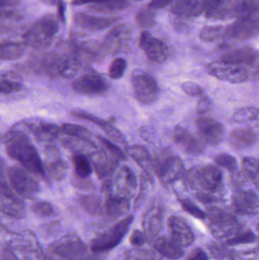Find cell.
I'll use <instances>...</instances> for the list:
<instances>
[{
    "instance_id": "28",
    "label": "cell",
    "mask_w": 259,
    "mask_h": 260,
    "mask_svg": "<svg viewBox=\"0 0 259 260\" xmlns=\"http://www.w3.org/2000/svg\"><path fill=\"white\" fill-rule=\"evenodd\" d=\"M164 209L159 205L152 206L143 218L142 229L149 239L158 236L163 227Z\"/></svg>"
},
{
    "instance_id": "29",
    "label": "cell",
    "mask_w": 259,
    "mask_h": 260,
    "mask_svg": "<svg viewBox=\"0 0 259 260\" xmlns=\"http://www.w3.org/2000/svg\"><path fill=\"white\" fill-rule=\"evenodd\" d=\"M126 152L144 171L147 180L153 181V162L147 148L142 145H132L126 147Z\"/></svg>"
},
{
    "instance_id": "48",
    "label": "cell",
    "mask_w": 259,
    "mask_h": 260,
    "mask_svg": "<svg viewBox=\"0 0 259 260\" xmlns=\"http://www.w3.org/2000/svg\"><path fill=\"white\" fill-rule=\"evenodd\" d=\"M31 209L35 215L41 218H50V217L54 216L56 214L54 208L48 202H36L33 203Z\"/></svg>"
},
{
    "instance_id": "54",
    "label": "cell",
    "mask_w": 259,
    "mask_h": 260,
    "mask_svg": "<svg viewBox=\"0 0 259 260\" xmlns=\"http://www.w3.org/2000/svg\"><path fill=\"white\" fill-rule=\"evenodd\" d=\"M209 250H211V253H212V254L214 255L216 258L223 260L231 259V256L229 252L228 251L226 248L222 247V246H218L217 245V244H216V245H213L212 247L209 249Z\"/></svg>"
},
{
    "instance_id": "5",
    "label": "cell",
    "mask_w": 259,
    "mask_h": 260,
    "mask_svg": "<svg viewBox=\"0 0 259 260\" xmlns=\"http://www.w3.org/2000/svg\"><path fill=\"white\" fill-rule=\"evenodd\" d=\"M3 250L15 260H46L35 235L30 231L12 233Z\"/></svg>"
},
{
    "instance_id": "62",
    "label": "cell",
    "mask_w": 259,
    "mask_h": 260,
    "mask_svg": "<svg viewBox=\"0 0 259 260\" xmlns=\"http://www.w3.org/2000/svg\"><path fill=\"white\" fill-rule=\"evenodd\" d=\"M44 4L49 5V6H54L57 5L61 0H41Z\"/></svg>"
},
{
    "instance_id": "23",
    "label": "cell",
    "mask_w": 259,
    "mask_h": 260,
    "mask_svg": "<svg viewBox=\"0 0 259 260\" xmlns=\"http://www.w3.org/2000/svg\"><path fill=\"white\" fill-rule=\"evenodd\" d=\"M88 157L97 177L102 180L109 178L119 163L104 149L91 151L88 153Z\"/></svg>"
},
{
    "instance_id": "35",
    "label": "cell",
    "mask_w": 259,
    "mask_h": 260,
    "mask_svg": "<svg viewBox=\"0 0 259 260\" xmlns=\"http://www.w3.org/2000/svg\"><path fill=\"white\" fill-rule=\"evenodd\" d=\"M78 200L82 209L89 215H99L104 211V204L98 196L93 194L79 195Z\"/></svg>"
},
{
    "instance_id": "43",
    "label": "cell",
    "mask_w": 259,
    "mask_h": 260,
    "mask_svg": "<svg viewBox=\"0 0 259 260\" xmlns=\"http://www.w3.org/2000/svg\"><path fill=\"white\" fill-rule=\"evenodd\" d=\"M152 8H143L135 15V21L139 27L147 29L155 24V15Z\"/></svg>"
},
{
    "instance_id": "15",
    "label": "cell",
    "mask_w": 259,
    "mask_h": 260,
    "mask_svg": "<svg viewBox=\"0 0 259 260\" xmlns=\"http://www.w3.org/2000/svg\"><path fill=\"white\" fill-rule=\"evenodd\" d=\"M0 186V209L6 216L14 219H21L25 216V204L17 197L6 181L1 180Z\"/></svg>"
},
{
    "instance_id": "22",
    "label": "cell",
    "mask_w": 259,
    "mask_h": 260,
    "mask_svg": "<svg viewBox=\"0 0 259 260\" xmlns=\"http://www.w3.org/2000/svg\"><path fill=\"white\" fill-rule=\"evenodd\" d=\"M113 186L117 194L130 199L135 193L138 186L136 176L132 168L126 165L120 167L116 171Z\"/></svg>"
},
{
    "instance_id": "55",
    "label": "cell",
    "mask_w": 259,
    "mask_h": 260,
    "mask_svg": "<svg viewBox=\"0 0 259 260\" xmlns=\"http://www.w3.org/2000/svg\"><path fill=\"white\" fill-rule=\"evenodd\" d=\"M210 105H211V101L204 94L203 95L199 97L197 105V112L201 115H203L209 110Z\"/></svg>"
},
{
    "instance_id": "26",
    "label": "cell",
    "mask_w": 259,
    "mask_h": 260,
    "mask_svg": "<svg viewBox=\"0 0 259 260\" xmlns=\"http://www.w3.org/2000/svg\"><path fill=\"white\" fill-rule=\"evenodd\" d=\"M71 115L72 117H76L81 120H86V121L91 122L94 123L99 127L101 128L104 132L105 134L112 139L114 142H118L122 145H126L127 144L126 138L123 136V133L118 129L115 127L114 125L111 124L109 122L106 120H102L100 117H96L87 111H82V110H73L71 111Z\"/></svg>"
},
{
    "instance_id": "42",
    "label": "cell",
    "mask_w": 259,
    "mask_h": 260,
    "mask_svg": "<svg viewBox=\"0 0 259 260\" xmlns=\"http://www.w3.org/2000/svg\"><path fill=\"white\" fill-rule=\"evenodd\" d=\"M62 131L73 138L83 139V140L91 141L92 133L84 126L72 123H64L62 126Z\"/></svg>"
},
{
    "instance_id": "45",
    "label": "cell",
    "mask_w": 259,
    "mask_h": 260,
    "mask_svg": "<svg viewBox=\"0 0 259 260\" xmlns=\"http://www.w3.org/2000/svg\"><path fill=\"white\" fill-rule=\"evenodd\" d=\"M97 139L100 141V143L105 148H103V149L108 154H110L111 157H114L117 161L120 162L121 160H126V154L120 149V147L117 146L114 142H110L109 139L101 136H97Z\"/></svg>"
},
{
    "instance_id": "31",
    "label": "cell",
    "mask_w": 259,
    "mask_h": 260,
    "mask_svg": "<svg viewBox=\"0 0 259 260\" xmlns=\"http://www.w3.org/2000/svg\"><path fill=\"white\" fill-rule=\"evenodd\" d=\"M153 247L163 256L171 260L179 259L184 254L183 247H181L171 237H160L153 243Z\"/></svg>"
},
{
    "instance_id": "2",
    "label": "cell",
    "mask_w": 259,
    "mask_h": 260,
    "mask_svg": "<svg viewBox=\"0 0 259 260\" xmlns=\"http://www.w3.org/2000/svg\"><path fill=\"white\" fill-rule=\"evenodd\" d=\"M47 255L50 260H100V254L90 251L80 238L74 235H65L52 243Z\"/></svg>"
},
{
    "instance_id": "27",
    "label": "cell",
    "mask_w": 259,
    "mask_h": 260,
    "mask_svg": "<svg viewBox=\"0 0 259 260\" xmlns=\"http://www.w3.org/2000/svg\"><path fill=\"white\" fill-rule=\"evenodd\" d=\"M173 139L175 143L182 147L187 154L199 155L205 150V143L200 139L195 137L188 130L181 126H176L173 129Z\"/></svg>"
},
{
    "instance_id": "19",
    "label": "cell",
    "mask_w": 259,
    "mask_h": 260,
    "mask_svg": "<svg viewBox=\"0 0 259 260\" xmlns=\"http://www.w3.org/2000/svg\"><path fill=\"white\" fill-rule=\"evenodd\" d=\"M13 128L21 131L31 133L39 142H52L60 136L62 129L53 123L44 122L23 121Z\"/></svg>"
},
{
    "instance_id": "53",
    "label": "cell",
    "mask_w": 259,
    "mask_h": 260,
    "mask_svg": "<svg viewBox=\"0 0 259 260\" xmlns=\"http://www.w3.org/2000/svg\"><path fill=\"white\" fill-rule=\"evenodd\" d=\"M182 89L186 94L192 97H201L203 95L204 91L197 84L193 82H184L182 85Z\"/></svg>"
},
{
    "instance_id": "8",
    "label": "cell",
    "mask_w": 259,
    "mask_h": 260,
    "mask_svg": "<svg viewBox=\"0 0 259 260\" xmlns=\"http://www.w3.org/2000/svg\"><path fill=\"white\" fill-rule=\"evenodd\" d=\"M152 162L154 172L164 184L176 183L183 177V163L176 154L162 151L155 156Z\"/></svg>"
},
{
    "instance_id": "40",
    "label": "cell",
    "mask_w": 259,
    "mask_h": 260,
    "mask_svg": "<svg viewBox=\"0 0 259 260\" xmlns=\"http://www.w3.org/2000/svg\"><path fill=\"white\" fill-rule=\"evenodd\" d=\"M72 163L76 177L82 179L89 178L92 173V165L88 157L82 153H76L73 155Z\"/></svg>"
},
{
    "instance_id": "17",
    "label": "cell",
    "mask_w": 259,
    "mask_h": 260,
    "mask_svg": "<svg viewBox=\"0 0 259 260\" xmlns=\"http://www.w3.org/2000/svg\"><path fill=\"white\" fill-rule=\"evenodd\" d=\"M139 47L152 62L161 63L168 57V47L165 43L152 36L147 30L141 34Z\"/></svg>"
},
{
    "instance_id": "36",
    "label": "cell",
    "mask_w": 259,
    "mask_h": 260,
    "mask_svg": "<svg viewBox=\"0 0 259 260\" xmlns=\"http://www.w3.org/2000/svg\"><path fill=\"white\" fill-rule=\"evenodd\" d=\"M24 43L6 41L3 42L0 47V58L2 60L10 61L22 56L25 51Z\"/></svg>"
},
{
    "instance_id": "58",
    "label": "cell",
    "mask_w": 259,
    "mask_h": 260,
    "mask_svg": "<svg viewBox=\"0 0 259 260\" xmlns=\"http://www.w3.org/2000/svg\"><path fill=\"white\" fill-rule=\"evenodd\" d=\"M173 1L174 0H152L149 4V7L153 9H164Z\"/></svg>"
},
{
    "instance_id": "3",
    "label": "cell",
    "mask_w": 259,
    "mask_h": 260,
    "mask_svg": "<svg viewBox=\"0 0 259 260\" xmlns=\"http://www.w3.org/2000/svg\"><path fill=\"white\" fill-rule=\"evenodd\" d=\"M187 184L199 192L218 197L224 186V175L218 167L213 165L193 168L186 172Z\"/></svg>"
},
{
    "instance_id": "57",
    "label": "cell",
    "mask_w": 259,
    "mask_h": 260,
    "mask_svg": "<svg viewBox=\"0 0 259 260\" xmlns=\"http://www.w3.org/2000/svg\"><path fill=\"white\" fill-rule=\"evenodd\" d=\"M73 184L78 189H86V190L93 189L94 187V185L93 184L92 181L88 180V178H79V177H77L76 176L74 182H73Z\"/></svg>"
},
{
    "instance_id": "7",
    "label": "cell",
    "mask_w": 259,
    "mask_h": 260,
    "mask_svg": "<svg viewBox=\"0 0 259 260\" xmlns=\"http://www.w3.org/2000/svg\"><path fill=\"white\" fill-rule=\"evenodd\" d=\"M133 220V215H128L107 230L97 235L91 241V251L102 254L117 247L126 236Z\"/></svg>"
},
{
    "instance_id": "12",
    "label": "cell",
    "mask_w": 259,
    "mask_h": 260,
    "mask_svg": "<svg viewBox=\"0 0 259 260\" xmlns=\"http://www.w3.org/2000/svg\"><path fill=\"white\" fill-rule=\"evenodd\" d=\"M226 28V35L237 40H246L259 33V8L253 6L248 12Z\"/></svg>"
},
{
    "instance_id": "25",
    "label": "cell",
    "mask_w": 259,
    "mask_h": 260,
    "mask_svg": "<svg viewBox=\"0 0 259 260\" xmlns=\"http://www.w3.org/2000/svg\"><path fill=\"white\" fill-rule=\"evenodd\" d=\"M170 237L182 247H188L194 242L193 231L187 221L179 216L170 217L167 221Z\"/></svg>"
},
{
    "instance_id": "52",
    "label": "cell",
    "mask_w": 259,
    "mask_h": 260,
    "mask_svg": "<svg viewBox=\"0 0 259 260\" xmlns=\"http://www.w3.org/2000/svg\"><path fill=\"white\" fill-rule=\"evenodd\" d=\"M149 240L144 232L139 230L134 231L129 238L131 245L133 247H143Z\"/></svg>"
},
{
    "instance_id": "6",
    "label": "cell",
    "mask_w": 259,
    "mask_h": 260,
    "mask_svg": "<svg viewBox=\"0 0 259 260\" xmlns=\"http://www.w3.org/2000/svg\"><path fill=\"white\" fill-rule=\"evenodd\" d=\"M207 220L211 235L216 239L226 244L246 229L234 215L215 206H211L208 209Z\"/></svg>"
},
{
    "instance_id": "63",
    "label": "cell",
    "mask_w": 259,
    "mask_h": 260,
    "mask_svg": "<svg viewBox=\"0 0 259 260\" xmlns=\"http://www.w3.org/2000/svg\"><path fill=\"white\" fill-rule=\"evenodd\" d=\"M2 260H10L9 259H7V258L6 257V259H4V258L2 257Z\"/></svg>"
},
{
    "instance_id": "24",
    "label": "cell",
    "mask_w": 259,
    "mask_h": 260,
    "mask_svg": "<svg viewBox=\"0 0 259 260\" xmlns=\"http://www.w3.org/2000/svg\"><path fill=\"white\" fill-rule=\"evenodd\" d=\"M75 23L81 28L91 31L104 30L120 21L119 17H102L78 12L74 15Z\"/></svg>"
},
{
    "instance_id": "47",
    "label": "cell",
    "mask_w": 259,
    "mask_h": 260,
    "mask_svg": "<svg viewBox=\"0 0 259 260\" xmlns=\"http://www.w3.org/2000/svg\"><path fill=\"white\" fill-rule=\"evenodd\" d=\"M127 68V62L123 58H116L113 62L108 70V74L109 77L114 80H118L121 79Z\"/></svg>"
},
{
    "instance_id": "34",
    "label": "cell",
    "mask_w": 259,
    "mask_h": 260,
    "mask_svg": "<svg viewBox=\"0 0 259 260\" xmlns=\"http://www.w3.org/2000/svg\"><path fill=\"white\" fill-rule=\"evenodd\" d=\"M230 144L238 149L252 146L257 141V134L250 128L233 130L228 138Z\"/></svg>"
},
{
    "instance_id": "39",
    "label": "cell",
    "mask_w": 259,
    "mask_h": 260,
    "mask_svg": "<svg viewBox=\"0 0 259 260\" xmlns=\"http://www.w3.org/2000/svg\"><path fill=\"white\" fill-rule=\"evenodd\" d=\"M129 6V0H103L98 4L88 6V8L94 12L109 13L117 11L126 10Z\"/></svg>"
},
{
    "instance_id": "56",
    "label": "cell",
    "mask_w": 259,
    "mask_h": 260,
    "mask_svg": "<svg viewBox=\"0 0 259 260\" xmlns=\"http://www.w3.org/2000/svg\"><path fill=\"white\" fill-rule=\"evenodd\" d=\"M187 260H208V256L205 250L200 247H196L189 253Z\"/></svg>"
},
{
    "instance_id": "50",
    "label": "cell",
    "mask_w": 259,
    "mask_h": 260,
    "mask_svg": "<svg viewBox=\"0 0 259 260\" xmlns=\"http://www.w3.org/2000/svg\"><path fill=\"white\" fill-rule=\"evenodd\" d=\"M223 35H226V28L221 27H208L202 30L200 37L203 41L211 42L218 39Z\"/></svg>"
},
{
    "instance_id": "64",
    "label": "cell",
    "mask_w": 259,
    "mask_h": 260,
    "mask_svg": "<svg viewBox=\"0 0 259 260\" xmlns=\"http://www.w3.org/2000/svg\"><path fill=\"white\" fill-rule=\"evenodd\" d=\"M136 1H140V0H136Z\"/></svg>"
},
{
    "instance_id": "9",
    "label": "cell",
    "mask_w": 259,
    "mask_h": 260,
    "mask_svg": "<svg viewBox=\"0 0 259 260\" xmlns=\"http://www.w3.org/2000/svg\"><path fill=\"white\" fill-rule=\"evenodd\" d=\"M6 174L12 189L21 198L32 200L39 193V183L24 168L12 166Z\"/></svg>"
},
{
    "instance_id": "51",
    "label": "cell",
    "mask_w": 259,
    "mask_h": 260,
    "mask_svg": "<svg viewBox=\"0 0 259 260\" xmlns=\"http://www.w3.org/2000/svg\"><path fill=\"white\" fill-rule=\"evenodd\" d=\"M255 241V236L253 232L245 229L241 233L239 234L232 241L228 243V246H239L243 244H251Z\"/></svg>"
},
{
    "instance_id": "41",
    "label": "cell",
    "mask_w": 259,
    "mask_h": 260,
    "mask_svg": "<svg viewBox=\"0 0 259 260\" xmlns=\"http://www.w3.org/2000/svg\"><path fill=\"white\" fill-rule=\"evenodd\" d=\"M243 168L245 176L259 186V158L246 157L243 159Z\"/></svg>"
},
{
    "instance_id": "14",
    "label": "cell",
    "mask_w": 259,
    "mask_h": 260,
    "mask_svg": "<svg viewBox=\"0 0 259 260\" xmlns=\"http://www.w3.org/2000/svg\"><path fill=\"white\" fill-rule=\"evenodd\" d=\"M43 163L47 176L52 180L59 181L66 176L68 165L56 145H46L44 149Z\"/></svg>"
},
{
    "instance_id": "44",
    "label": "cell",
    "mask_w": 259,
    "mask_h": 260,
    "mask_svg": "<svg viewBox=\"0 0 259 260\" xmlns=\"http://www.w3.org/2000/svg\"><path fill=\"white\" fill-rule=\"evenodd\" d=\"M24 88V86L18 81L14 80L6 74L1 75L0 79V91L2 94H9L18 92Z\"/></svg>"
},
{
    "instance_id": "11",
    "label": "cell",
    "mask_w": 259,
    "mask_h": 260,
    "mask_svg": "<svg viewBox=\"0 0 259 260\" xmlns=\"http://www.w3.org/2000/svg\"><path fill=\"white\" fill-rule=\"evenodd\" d=\"M132 88L137 100L143 105H151L158 99L160 90L153 76L142 70H135L131 78Z\"/></svg>"
},
{
    "instance_id": "10",
    "label": "cell",
    "mask_w": 259,
    "mask_h": 260,
    "mask_svg": "<svg viewBox=\"0 0 259 260\" xmlns=\"http://www.w3.org/2000/svg\"><path fill=\"white\" fill-rule=\"evenodd\" d=\"M253 3L248 0H205L204 10L209 18H224L241 16Z\"/></svg>"
},
{
    "instance_id": "4",
    "label": "cell",
    "mask_w": 259,
    "mask_h": 260,
    "mask_svg": "<svg viewBox=\"0 0 259 260\" xmlns=\"http://www.w3.org/2000/svg\"><path fill=\"white\" fill-rule=\"evenodd\" d=\"M59 21L57 16L47 14L36 20L23 35L26 47L42 50L53 43L59 30Z\"/></svg>"
},
{
    "instance_id": "60",
    "label": "cell",
    "mask_w": 259,
    "mask_h": 260,
    "mask_svg": "<svg viewBox=\"0 0 259 260\" xmlns=\"http://www.w3.org/2000/svg\"><path fill=\"white\" fill-rule=\"evenodd\" d=\"M21 0H0L1 10L11 9L19 4Z\"/></svg>"
},
{
    "instance_id": "61",
    "label": "cell",
    "mask_w": 259,
    "mask_h": 260,
    "mask_svg": "<svg viewBox=\"0 0 259 260\" xmlns=\"http://www.w3.org/2000/svg\"><path fill=\"white\" fill-rule=\"evenodd\" d=\"M103 1V0H72L71 4L75 6H84V5L91 6V5L98 4Z\"/></svg>"
},
{
    "instance_id": "59",
    "label": "cell",
    "mask_w": 259,
    "mask_h": 260,
    "mask_svg": "<svg viewBox=\"0 0 259 260\" xmlns=\"http://www.w3.org/2000/svg\"><path fill=\"white\" fill-rule=\"evenodd\" d=\"M57 17L59 18L60 22H65V10H66V7H65V3L62 0L59 2L57 5Z\"/></svg>"
},
{
    "instance_id": "49",
    "label": "cell",
    "mask_w": 259,
    "mask_h": 260,
    "mask_svg": "<svg viewBox=\"0 0 259 260\" xmlns=\"http://www.w3.org/2000/svg\"><path fill=\"white\" fill-rule=\"evenodd\" d=\"M215 161L217 165L231 172L234 173L237 171L238 164L237 159L231 154H219L215 157Z\"/></svg>"
},
{
    "instance_id": "1",
    "label": "cell",
    "mask_w": 259,
    "mask_h": 260,
    "mask_svg": "<svg viewBox=\"0 0 259 260\" xmlns=\"http://www.w3.org/2000/svg\"><path fill=\"white\" fill-rule=\"evenodd\" d=\"M2 142L11 158L18 161L30 174L48 182L39 153L26 133L12 127L3 135Z\"/></svg>"
},
{
    "instance_id": "37",
    "label": "cell",
    "mask_w": 259,
    "mask_h": 260,
    "mask_svg": "<svg viewBox=\"0 0 259 260\" xmlns=\"http://www.w3.org/2000/svg\"><path fill=\"white\" fill-rule=\"evenodd\" d=\"M233 119L236 123L259 126V109L253 107L240 108L234 113Z\"/></svg>"
},
{
    "instance_id": "20",
    "label": "cell",
    "mask_w": 259,
    "mask_h": 260,
    "mask_svg": "<svg viewBox=\"0 0 259 260\" xmlns=\"http://www.w3.org/2000/svg\"><path fill=\"white\" fill-rule=\"evenodd\" d=\"M232 206L239 215L244 216L255 215L259 212V198L258 195L251 189L238 188L232 196Z\"/></svg>"
},
{
    "instance_id": "46",
    "label": "cell",
    "mask_w": 259,
    "mask_h": 260,
    "mask_svg": "<svg viewBox=\"0 0 259 260\" xmlns=\"http://www.w3.org/2000/svg\"><path fill=\"white\" fill-rule=\"evenodd\" d=\"M179 203L184 211L197 219H207L206 212L202 211L193 200L189 198L179 199Z\"/></svg>"
},
{
    "instance_id": "38",
    "label": "cell",
    "mask_w": 259,
    "mask_h": 260,
    "mask_svg": "<svg viewBox=\"0 0 259 260\" xmlns=\"http://www.w3.org/2000/svg\"><path fill=\"white\" fill-rule=\"evenodd\" d=\"M163 256L155 248L134 247L126 252L122 260H162Z\"/></svg>"
},
{
    "instance_id": "32",
    "label": "cell",
    "mask_w": 259,
    "mask_h": 260,
    "mask_svg": "<svg viewBox=\"0 0 259 260\" xmlns=\"http://www.w3.org/2000/svg\"><path fill=\"white\" fill-rule=\"evenodd\" d=\"M130 209L129 199L118 194H108L105 200L104 212L111 217L126 215Z\"/></svg>"
},
{
    "instance_id": "13",
    "label": "cell",
    "mask_w": 259,
    "mask_h": 260,
    "mask_svg": "<svg viewBox=\"0 0 259 260\" xmlns=\"http://www.w3.org/2000/svg\"><path fill=\"white\" fill-rule=\"evenodd\" d=\"M208 72L219 80L230 83L240 84L249 79V72L243 67L228 63L223 61H215L208 65Z\"/></svg>"
},
{
    "instance_id": "18",
    "label": "cell",
    "mask_w": 259,
    "mask_h": 260,
    "mask_svg": "<svg viewBox=\"0 0 259 260\" xmlns=\"http://www.w3.org/2000/svg\"><path fill=\"white\" fill-rule=\"evenodd\" d=\"M196 128L201 140L209 145H218L225 136L223 124L209 117H199L196 119Z\"/></svg>"
},
{
    "instance_id": "16",
    "label": "cell",
    "mask_w": 259,
    "mask_h": 260,
    "mask_svg": "<svg viewBox=\"0 0 259 260\" xmlns=\"http://www.w3.org/2000/svg\"><path fill=\"white\" fill-rule=\"evenodd\" d=\"M75 92L86 95H98L106 92L109 88L104 78L98 74L82 75L71 84Z\"/></svg>"
},
{
    "instance_id": "30",
    "label": "cell",
    "mask_w": 259,
    "mask_h": 260,
    "mask_svg": "<svg viewBox=\"0 0 259 260\" xmlns=\"http://www.w3.org/2000/svg\"><path fill=\"white\" fill-rule=\"evenodd\" d=\"M258 53L255 49L249 47H241L232 51L228 52L222 56L220 60L234 65L252 66L256 62Z\"/></svg>"
},
{
    "instance_id": "33",
    "label": "cell",
    "mask_w": 259,
    "mask_h": 260,
    "mask_svg": "<svg viewBox=\"0 0 259 260\" xmlns=\"http://www.w3.org/2000/svg\"><path fill=\"white\" fill-rule=\"evenodd\" d=\"M205 0H174L172 12L182 18H190L199 15L204 10Z\"/></svg>"
},
{
    "instance_id": "21",
    "label": "cell",
    "mask_w": 259,
    "mask_h": 260,
    "mask_svg": "<svg viewBox=\"0 0 259 260\" xmlns=\"http://www.w3.org/2000/svg\"><path fill=\"white\" fill-rule=\"evenodd\" d=\"M131 32L125 24L115 26L102 43V47L106 53L116 54L127 47L130 41Z\"/></svg>"
}]
</instances>
